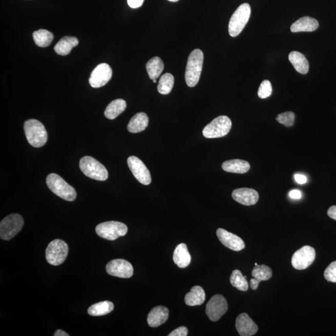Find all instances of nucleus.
I'll list each match as a JSON object with an SVG mask.
<instances>
[{
    "mask_svg": "<svg viewBox=\"0 0 336 336\" xmlns=\"http://www.w3.org/2000/svg\"><path fill=\"white\" fill-rule=\"evenodd\" d=\"M203 61V52L200 49H194L190 54L185 73L186 83L189 87H195L200 81Z\"/></svg>",
    "mask_w": 336,
    "mask_h": 336,
    "instance_id": "obj_1",
    "label": "nucleus"
},
{
    "mask_svg": "<svg viewBox=\"0 0 336 336\" xmlns=\"http://www.w3.org/2000/svg\"><path fill=\"white\" fill-rule=\"evenodd\" d=\"M24 130L26 139L33 147H42L48 141V133L46 128L37 120L30 119L26 121Z\"/></svg>",
    "mask_w": 336,
    "mask_h": 336,
    "instance_id": "obj_2",
    "label": "nucleus"
},
{
    "mask_svg": "<svg viewBox=\"0 0 336 336\" xmlns=\"http://www.w3.org/2000/svg\"><path fill=\"white\" fill-rule=\"evenodd\" d=\"M46 184L53 193L64 200L74 201L77 197L74 188L59 175L55 173L49 174L46 178Z\"/></svg>",
    "mask_w": 336,
    "mask_h": 336,
    "instance_id": "obj_3",
    "label": "nucleus"
},
{
    "mask_svg": "<svg viewBox=\"0 0 336 336\" xmlns=\"http://www.w3.org/2000/svg\"><path fill=\"white\" fill-rule=\"evenodd\" d=\"M80 166L83 173L91 179L103 181L109 177L105 166L92 157H83L80 160Z\"/></svg>",
    "mask_w": 336,
    "mask_h": 336,
    "instance_id": "obj_4",
    "label": "nucleus"
},
{
    "mask_svg": "<svg viewBox=\"0 0 336 336\" xmlns=\"http://www.w3.org/2000/svg\"><path fill=\"white\" fill-rule=\"evenodd\" d=\"M250 6L244 4L240 6L232 14L229 24V33L232 37L238 36L244 30L250 19Z\"/></svg>",
    "mask_w": 336,
    "mask_h": 336,
    "instance_id": "obj_5",
    "label": "nucleus"
},
{
    "mask_svg": "<svg viewBox=\"0 0 336 336\" xmlns=\"http://www.w3.org/2000/svg\"><path fill=\"white\" fill-rule=\"evenodd\" d=\"M232 127V122L227 116H219L204 127L203 134L207 139H217L229 133Z\"/></svg>",
    "mask_w": 336,
    "mask_h": 336,
    "instance_id": "obj_6",
    "label": "nucleus"
},
{
    "mask_svg": "<svg viewBox=\"0 0 336 336\" xmlns=\"http://www.w3.org/2000/svg\"><path fill=\"white\" fill-rule=\"evenodd\" d=\"M68 252L69 247L66 242L63 240L55 239L46 248V261L52 265H60L66 261Z\"/></svg>",
    "mask_w": 336,
    "mask_h": 336,
    "instance_id": "obj_7",
    "label": "nucleus"
},
{
    "mask_svg": "<svg viewBox=\"0 0 336 336\" xmlns=\"http://www.w3.org/2000/svg\"><path fill=\"white\" fill-rule=\"evenodd\" d=\"M23 225L24 220L19 214L8 215L0 223V238L4 241H10L21 231Z\"/></svg>",
    "mask_w": 336,
    "mask_h": 336,
    "instance_id": "obj_8",
    "label": "nucleus"
},
{
    "mask_svg": "<svg viewBox=\"0 0 336 336\" xmlns=\"http://www.w3.org/2000/svg\"><path fill=\"white\" fill-rule=\"evenodd\" d=\"M98 236L109 241H115L128 232V227L124 223L116 221H109L98 224L95 229Z\"/></svg>",
    "mask_w": 336,
    "mask_h": 336,
    "instance_id": "obj_9",
    "label": "nucleus"
},
{
    "mask_svg": "<svg viewBox=\"0 0 336 336\" xmlns=\"http://www.w3.org/2000/svg\"><path fill=\"white\" fill-rule=\"evenodd\" d=\"M228 304L226 299L221 294H215L209 301L206 305V314L210 321L215 322L226 314Z\"/></svg>",
    "mask_w": 336,
    "mask_h": 336,
    "instance_id": "obj_10",
    "label": "nucleus"
},
{
    "mask_svg": "<svg viewBox=\"0 0 336 336\" xmlns=\"http://www.w3.org/2000/svg\"><path fill=\"white\" fill-rule=\"evenodd\" d=\"M315 258V252L314 248L306 245L293 254L291 259V264L297 270H305L314 262Z\"/></svg>",
    "mask_w": 336,
    "mask_h": 336,
    "instance_id": "obj_11",
    "label": "nucleus"
},
{
    "mask_svg": "<svg viewBox=\"0 0 336 336\" xmlns=\"http://www.w3.org/2000/svg\"><path fill=\"white\" fill-rule=\"evenodd\" d=\"M112 77V70L109 64H99L92 72L89 84L93 88H100L105 86Z\"/></svg>",
    "mask_w": 336,
    "mask_h": 336,
    "instance_id": "obj_12",
    "label": "nucleus"
},
{
    "mask_svg": "<svg viewBox=\"0 0 336 336\" xmlns=\"http://www.w3.org/2000/svg\"><path fill=\"white\" fill-rule=\"evenodd\" d=\"M128 165L133 176L143 185H149L151 182L150 171L139 157L131 156L127 160Z\"/></svg>",
    "mask_w": 336,
    "mask_h": 336,
    "instance_id": "obj_13",
    "label": "nucleus"
},
{
    "mask_svg": "<svg viewBox=\"0 0 336 336\" xmlns=\"http://www.w3.org/2000/svg\"><path fill=\"white\" fill-rule=\"evenodd\" d=\"M106 271L110 275L129 279L133 276V267L130 262L125 260L115 259L108 263Z\"/></svg>",
    "mask_w": 336,
    "mask_h": 336,
    "instance_id": "obj_14",
    "label": "nucleus"
},
{
    "mask_svg": "<svg viewBox=\"0 0 336 336\" xmlns=\"http://www.w3.org/2000/svg\"><path fill=\"white\" fill-rule=\"evenodd\" d=\"M217 236L221 243L230 250L239 252L245 247L243 240L221 228L218 229Z\"/></svg>",
    "mask_w": 336,
    "mask_h": 336,
    "instance_id": "obj_15",
    "label": "nucleus"
},
{
    "mask_svg": "<svg viewBox=\"0 0 336 336\" xmlns=\"http://www.w3.org/2000/svg\"><path fill=\"white\" fill-rule=\"evenodd\" d=\"M232 196L238 203L244 206L255 205L259 200L258 192L250 188H239L232 192Z\"/></svg>",
    "mask_w": 336,
    "mask_h": 336,
    "instance_id": "obj_16",
    "label": "nucleus"
},
{
    "mask_svg": "<svg viewBox=\"0 0 336 336\" xmlns=\"http://www.w3.org/2000/svg\"><path fill=\"white\" fill-rule=\"evenodd\" d=\"M236 331L241 336H251L258 331V326L246 313H242L236 319Z\"/></svg>",
    "mask_w": 336,
    "mask_h": 336,
    "instance_id": "obj_17",
    "label": "nucleus"
},
{
    "mask_svg": "<svg viewBox=\"0 0 336 336\" xmlns=\"http://www.w3.org/2000/svg\"><path fill=\"white\" fill-rule=\"evenodd\" d=\"M255 267L253 268L252 275L253 277L250 280V286L253 290L258 288L260 283L262 281H267L272 276L271 269L267 265H259L255 263Z\"/></svg>",
    "mask_w": 336,
    "mask_h": 336,
    "instance_id": "obj_18",
    "label": "nucleus"
},
{
    "mask_svg": "<svg viewBox=\"0 0 336 336\" xmlns=\"http://www.w3.org/2000/svg\"><path fill=\"white\" fill-rule=\"evenodd\" d=\"M169 310L165 306H159L152 309L147 318L148 325L151 328H157L168 320Z\"/></svg>",
    "mask_w": 336,
    "mask_h": 336,
    "instance_id": "obj_19",
    "label": "nucleus"
},
{
    "mask_svg": "<svg viewBox=\"0 0 336 336\" xmlns=\"http://www.w3.org/2000/svg\"><path fill=\"white\" fill-rule=\"evenodd\" d=\"M319 27V23L317 19L309 16L301 17L291 26L292 33L299 32H312L317 30Z\"/></svg>",
    "mask_w": 336,
    "mask_h": 336,
    "instance_id": "obj_20",
    "label": "nucleus"
},
{
    "mask_svg": "<svg viewBox=\"0 0 336 336\" xmlns=\"http://www.w3.org/2000/svg\"><path fill=\"white\" fill-rule=\"evenodd\" d=\"M173 261L181 268L188 267L191 262V256L185 244H180L175 248Z\"/></svg>",
    "mask_w": 336,
    "mask_h": 336,
    "instance_id": "obj_21",
    "label": "nucleus"
},
{
    "mask_svg": "<svg viewBox=\"0 0 336 336\" xmlns=\"http://www.w3.org/2000/svg\"><path fill=\"white\" fill-rule=\"evenodd\" d=\"M222 168L226 172L244 174L250 170V165L246 161L236 159L224 162Z\"/></svg>",
    "mask_w": 336,
    "mask_h": 336,
    "instance_id": "obj_22",
    "label": "nucleus"
},
{
    "mask_svg": "<svg viewBox=\"0 0 336 336\" xmlns=\"http://www.w3.org/2000/svg\"><path fill=\"white\" fill-rule=\"evenodd\" d=\"M149 118L145 113L136 114L130 120L127 128L130 133H137L144 131L148 126Z\"/></svg>",
    "mask_w": 336,
    "mask_h": 336,
    "instance_id": "obj_23",
    "label": "nucleus"
},
{
    "mask_svg": "<svg viewBox=\"0 0 336 336\" xmlns=\"http://www.w3.org/2000/svg\"><path fill=\"white\" fill-rule=\"evenodd\" d=\"M288 59L298 72L302 74H306L308 72L309 69L308 61L301 52L298 51L290 52Z\"/></svg>",
    "mask_w": 336,
    "mask_h": 336,
    "instance_id": "obj_24",
    "label": "nucleus"
},
{
    "mask_svg": "<svg viewBox=\"0 0 336 336\" xmlns=\"http://www.w3.org/2000/svg\"><path fill=\"white\" fill-rule=\"evenodd\" d=\"M206 293L204 289L200 286H195L185 296V303L187 305L194 306L201 305L205 302Z\"/></svg>",
    "mask_w": 336,
    "mask_h": 336,
    "instance_id": "obj_25",
    "label": "nucleus"
},
{
    "mask_svg": "<svg viewBox=\"0 0 336 336\" xmlns=\"http://www.w3.org/2000/svg\"><path fill=\"white\" fill-rule=\"evenodd\" d=\"M78 45V41L75 37L65 36L62 38L54 47V51L61 55H68L74 47Z\"/></svg>",
    "mask_w": 336,
    "mask_h": 336,
    "instance_id": "obj_26",
    "label": "nucleus"
},
{
    "mask_svg": "<svg viewBox=\"0 0 336 336\" xmlns=\"http://www.w3.org/2000/svg\"><path fill=\"white\" fill-rule=\"evenodd\" d=\"M127 108V102L123 99L119 98L110 102L105 109L104 115L105 117L113 120L123 112Z\"/></svg>",
    "mask_w": 336,
    "mask_h": 336,
    "instance_id": "obj_27",
    "label": "nucleus"
},
{
    "mask_svg": "<svg viewBox=\"0 0 336 336\" xmlns=\"http://www.w3.org/2000/svg\"><path fill=\"white\" fill-rule=\"evenodd\" d=\"M146 68L151 80H157L164 70V64L159 57L152 58L146 65Z\"/></svg>",
    "mask_w": 336,
    "mask_h": 336,
    "instance_id": "obj_28",
    "label": "nucleus"
},
{
    "mask_svg": "<svg viewBox=\"0 0 336 336\" xmlns=\"http://www.w3.org/2000/svg\"><path fill=\"white\" fill-rule=\"evenodd\" d=\"M114 309L113 303L109 301L94 304L88 309V313L92 317H101L109 314Z\"/></svg>",
    "mask_w": 336,
    "mask_h": 336,
    "instance_id": "obj_29",
    "label": "nucleus"
},
{
    "mask_svg": "<svg viewBox=\"0 0 336 336\" xmlns=\"http://www.w3.org/2000/svg\"><path fill=\"white\" fill-rule=\"evenodd\" d=\"M33 36L35 43L41 48H46V47L49 46L54 39L53 34L46 30L34 31Z\"/></svg>",
    "mask_w": 336,
    "mask_h": 336,
    "instance_id": "obj_30",
    "label": "nucleus"
},
{
    "mask_svg": "<svg viewBox=\"0 0 336 336\" xmlns=\"http://www.w3.org/2000/svg\"><path fill=\"white\" fill-rule=\"evenodd\" d=\"M174 78L173 75L169 73L163 75L160 78L159 85H157V91L161 94L167 95L171 92L173 88Z\"/></svg>",
    "mask_w": 336,
    "mask_h": 336,
    "instance_id": "obj_31",
    "label": "nucleus"
},
{
    "mask_svg": "<svg viewBox=\"0 0 336 336\" xmlns=\"http://www.w3.org/2000/svg\"><path fill=\"white\" fill-rule=\"evenodd\" d=\"M230 282L233 287L242 291H247L248 289V283L246 278L243 276L241 271L235 270L230 278Z\"/></svg>",
    "mask_w": 336,
    "mask_h": 336,
    "instance_id": "obj_32",
    "label": "nucleus"
},
{
    "mask_svg": "<svg viewBox=\"0 0 336 336\" xmlns=\"http://www.w3.org/2000/svg\"><path fill=\"white\" fill-rule=\"evenodd\" d=\"M276 120L280 124L284 125L286 127L293 126L294 123L295 115L293 112H286L280 114Z\"/></svg>",
    "mask_w": 336,
    "mask_h": 336,
    "instance_id": "obj_33",
    "label": "nucleus"
},
{
    "mask_svg": "<svg viewBox=\"0 0 336 336\" xmlns=\"http://www.w3.org/2000/svg\"><path fill=\"white\" fill-rule=\"evenodd\" d=\"M272 93V86L270 81L265 80L262 82L258 90V95L261 98H267Z\"/></svg>",
    "mask_w": 336,
    "mask_h": 336,
    "instance_id": "obj_34",
    "label": "nucleus"
},
{
    "mask_svg": "<svg viewBox=\"0 0 336 336\" xmlns=\"http://www.w3.org/2000/svg\"><path fill=\"white\" fill-rule=\"evenodd\" d=\"M324 278L327 281L336 283V261L333 262L324 271Z\"/></svg>",
    "mask_w": 336,
    "mask_h": 336,
    "instance_id": "obj_35",
    "label": "nucleus"
},
{
    "mask_svg": "<svg viewBox=\"0 0 336 336\" xmlns=\"http://www.w3.org/2000/svg\"><path fill=\"white\" fill-rule=\"evenodd\" d=\"M188 334V329L185 326H181L174 330L169 336H186Z\"/></svg>",
    "mask_w": 336,
    "mask_h": 336,
    "instance_id": "obj_36",
    "label": "nucleus"
},
{
    "mask_svg": "<svg viewBox=\"0 0 336 336\" xmlns=\"http://www.w3.org/2000/svg\"><path fill=\"white\" fill-rule=\"evenodd\" d=\"M294 177L296 182L300 184V185H304V184H306L307 181H308L306 176L302 174H295Z\"/></svg>",
    "mask_w": 336,
    "mask_h": 336,
    "instance_id": "obj_37",
    "label": "nucleus"
},
{
    "mask_svg": "<svg viewBox=\"0 0 336 336\" xmlns=\"http://www.w3.org/2000/svg\"><path fill=\"white\" fill-rule=\"evenodd\" d=\"M144 0H127L128 4L131 8H138L141 7Z\"/></svg>",
    "mask_w": 336,
    "mask_h": 336,
    "instance_id": "obj_38",
    "label": "nucleus"
},
{
    "mask_svg": "<svg viewBox=\"0 0 336 336\" xmlns=\"http://www.w3.org/2000/svg\"><path fill=\"white\" fill-rule=\"evenodd\" d=\"M289 196L293 200H300L302 197V192L300 190L293 189L289 192Z\"/></svg>",
    "mask_w": 336,
    "mask_h": 336,
    "instance_id": "obj_39",
    "label": "nucleus"
},
{
    "mask_svg": "<svg viewBox=\"0 0 336 336\" xmlns=\"http://www.w3.org/2000/svg\"><path fill=\"white\" fill-rule=\"evenodd\" d=\"M328 215L329 218L336 221V206L330 207L328 210Z\"/></svg>",
    "mask_w": 336,
    "mask_h": 336,
    "instance_id": "obj_40",
    "label": "nucleus"
},
{
    "mask_svg": "<svg viewBox=\"0 0 336 336\" xmlns=\"http://www.w3.org/2000/svg\"><path fill=\"white\" fill-rule=\"evenodd\" d=\"M54 336H69V334H67V332H64L63 330L58 329L55 332Z\"/></svg>",
    "mask_w": 336,
    "mask_h": 336,
    "instance_id": "obj_41",
    "label": "nucleus"
},
{
    "mask_svg": "<svg viewBox=\"0 0 336 336\" xmlns=\"http://www.w3.org/2000/svg\"><path fill=\"white\" fill-rule=\"evenodd\" d=\"M168 1L171 2H176L179 1V0H168Z\"/></svg>",
    "mask_w": 336,
    "mask_h": 336,
    "instance_id": "obj_42",
    "label": "nucleus"
},
{
    "mask_svg": "<svg viewBox=\"0 0 336 336\" xmlns=\"http://www.w3.org/2000/svg\"><path fill=\"white\" fill-rule=\"evenodd\" d=\"M153 83H156V80H153Z\"/></svg>",
    "mask_w": 336,
    "mask_h": 336,
    "instance_id": "obj_43",
    "label": "nucleus"
}]
</instances>
